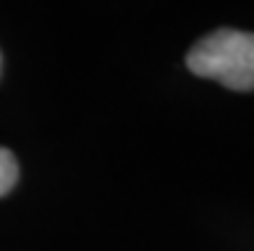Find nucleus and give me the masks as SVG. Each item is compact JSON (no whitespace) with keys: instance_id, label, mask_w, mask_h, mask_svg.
I'll list each match as a JSON object with an SVG mask.
<instances>
[{"instance_id":"f257e3e1","label":"nucleus","mask_w":254,"mask_h":251,"mask_svg":"<svg viewBox=\"0 0 254 251\" xmlns=\"http://www.w3.org/2000/svg\"><path fill=\"white\" fill-rule=\"evenodd\" d=\"M188 69L229 90H254V34L218 28L188 51Z\"/></svg>"},{"instance_id":"f03ea898","label":"nucleus","mask_w":254,"mask_h":251,"mask_svg":"<svg viewBox=\"0 0 254 251\" xmlns=\"http://www.w3.org/2000/svg\"><path fill=\"white\" fill-rule=\"evenodd\" d=\"M18 182V161L8 149L0 146V198L8 195Z\"/></svg>"}]
</instances>
